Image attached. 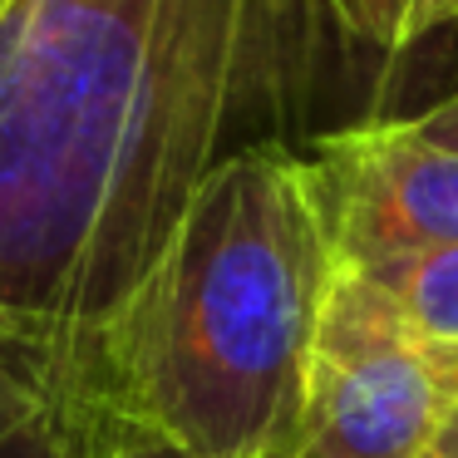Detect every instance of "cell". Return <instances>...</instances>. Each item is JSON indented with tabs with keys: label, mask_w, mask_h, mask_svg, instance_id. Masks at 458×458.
<instances>
[{
	"label": "cell",
	"mask_w": 458,
	"mask_h": 458,
	"mask_svg": "<svg viewBox=\"0 0 458 458\" xmlns=\"http://www.w3.org/2000/svg\"><path fill=\"white\" fill-rule=\"evenodd\" d=\"M335 271L306 153H232L109 330L89 409L192 458H291Z\"/></svg>",
	"instance_id": "7a4b0ae2"
},
{
	"label": "cell",
	"mask_w": 458,
	"mask_h": 458,
	"mask_svg": "<svg viewBox=\"0 0 458 458\" xmlns=\"http://www.w3.org/2000/svg\"><path fill=\"white\" fill-rule=\"evenodd\" d=\"M340 50L330 0H0V340L89 404L198 188L306 148Z\"/></svg>",
	"instance_id": "6da1fadb"
},
{
	"label": "cell",
	"mask_w": 458,
	"mask_h": 458,
	"mask_svg": "<svg viewBox=\"0 0 458 458\" xmlns=\"http://www.w3.org/2000/svg\"><path fill=\"white\" fill-rule=\"evenodd\" d=\"M355 50L409 55L419 40L458 25V0H330Z\"/></svg>",
	"instance_id": "8992f818"
},
{
	"label": "cell",
	"mask_w": 458,
	"mask_h": 458,
	"mask_svg": "<svg viewBox=\"0 0 458 458\" xmlns=\"http://www.w3.org/2000/svg\"><path fill=\"white\" fill-rule=\"evenodd\" d=\"M89 458H192V454H182L178 444L129 424V419H114V414H99V409H94Z\"/></svg>",
	"instance_id": "9c48e42d"
},
{
	"label": "cell",
	"mask_w": 458,
	"mask_h": 458,
	"mask_svg": "<svg viewBox=\"0 0 458 458\" xmlns=\"http://www.w3.org/2000/svg\"><path fill=\"white\" fill-rule=\"evenodd\" d=\"M428 458H458V404L448 409V419L438 424V434H434V448H428Z\"/></svg>",
	"instance_id": "8fae6325"
},
{
	"label": "cell",
	"mask_w": 458,
	"mask_h": 458,
	"mask_svg": "<svg viewBox=\"0 0 458 458\" xmlns=\"http://www.w3.org/2000/svg\"><path fill=\"white\" fill-rule=\"evenodd\" d=\"M458 404V350L419 335L355 267L335 271L291 458H428Z\"/></svg>",
	"instance_id": "3957f363"
},
{
	"label": "cell",
	"mask_w": 458,
	"mask_h": 458,
	"mask_svg": "<svg viewBox=\"0 0 458 458\" xmlns=\"http://www.w3.org/2000/svg\"><path fill=\"white\" fill-rule=\"evenodd\" d=\"M409 119H414L434 143H444V148H454V153H458V89H454V94H444L438 104H428V109L409 114Z\"/></svg>",
	"instance_id": "30bf717a"
},
{
	"label": "cell",
	"mask_w": 458,
	"mask_h": 458,
	"mask_svg": "<svg viewBox=\"0 0 458 458\" xmlns=\"http://www.w3.org/2000/svg\"><path fill=\"white\" fill-rule=\"evenodd\" d=\"M89 424L94 409L80 399H55L50 409L21 424L5 444L0 458H89Z\"/></svg>",
	"instance_id": "ba28073f"
},
{
	"label": "cell",
	"mask_w": 458,
	"mask_h": 458,
	"mask_svg": "<svg viewBox=\"0 0 458 458\" xmlns=\"http://www.w3.org/2000/svg\"><path fill=\"white\" fill-rule=\"evenodd\" d=\"M365 276L394 301L399 316L419 335L458 350V242L419 251V257H404V261H389V267H375Z\"/></svg>",
	"instance_id": "5b68a950"
},
{
	"label": "cell",
	"mask_w": 458,
	"mask_h": 458,
	"mask_svg": "<svg viewBox=\"0 0 458 458\" xmlns=\"http://www.w3.org/2000/svg\"><path fill=\"white\" fill-rule=\"evenodd\" d=\"M335 261L375 271L458 242V153L414 119H360L306 143Z\"/></svg>",
	"instance_id": "277c9868"
},
{
	"label": "cell",
	"mask_w": 458,
	"mask_h": 458,
	"mask_svg": "<svg viewBox=\"0 0 458 458\" xmlns=\"http://www.w3.org/2000/svg\"><path fill=\"white\" fill-rule=\"evenodd\" d=\"M55 399H74V389L60 379V369L45 365L30 350L0 340V444H5L21 424H30L40 409H50Z\"/></svg>",
	"instance_id": "52a82bcc"
}]
</instances>
